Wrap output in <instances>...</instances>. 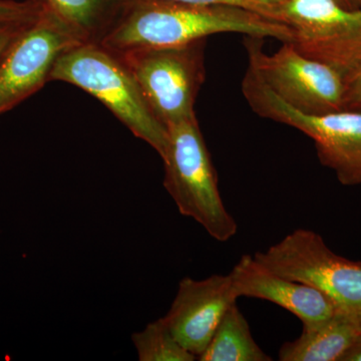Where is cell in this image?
Listing matches in <instances>:
<instances>
[{
    "label": "cell",
    "instance_id": "obj_1",
    "mask_svg": "<svg viewBox=\"0 0 361 361\" xmlns=\"http://www.w3.org/2000/svg\"><path fill=\"white\" fill-rule=\"evenodd\" d=\"M219 33L292 42L291 28L245 7L177 0H125L99 44L114 52L178 47Z\"/></svg>",
    "mask_w": 361,
    "mask_h": 361
},
{
    "label": "cell",
    "instance_id": "obj_2",
    "mask_svg": "<svg viewBox=\"0 0 361 361\" xmlns=\"http://www.w3.org/2000/svg\"><path fill=\"white\" fill-rule=\"evenodd\" d=\"M75 85L99 99L135 135L163 157L167 128L154 115L139 85L118 54L99 42H85L63 52L49 82Z\"/></svg>",
    "mask_w": 361,
    "mask_h": 361
},
{
    "label": "cell",
    "instance_id": "obj_3",
    "mask_svg": "<svg viewBox=\"0 0 361 361\" xmlns=\"http://www.w3.org/2000/svg\"><path fill=\"white\" fill-rule=\"evenodd\" d=\"M161 160L164 186L185 217L199 223L212 238L227 242L238 226L221 197L217 173L196 116L167 126Z\"/></svg>",
    "mask_w": 361,
    "mask_h": 361
},
{
    "label": "cell",
    "instance_id": "obj_4",
    "mask_svg": "<svg viewBox=\"0 0 361 361\" xmlns=\"http://www.w3.org/2000/svg\"><path fill=\"white\" fill-rule=\"evenodd\" d=\"M254 113L300 130L314 142L318 160L334 171L344 186L361 185V111L342 110L322 116L299 113L265 84L253 66L241 84Z\"/></svg>",
    "mask_w": 361,
    "mask_h": 361
},
{
    "label": "cell",
    "instance_id": "obj_5",
    "mask_svg": "<svg viewBox=\"0 0 361 361\" xmlns=\"http://www.w3.org/2000/svg\"><path fill=\"white\" fill-rule=\"evenodd\" d=\"M205 47L206 39H202L115 54L135 78L154 115L167 128L196 116L195 102L206 77Z\"/></svg>",
    "mask_w": 361,
    "mask_h": 361
},
{
    "label": "cell",
    "instance_id": "obj_6",
    "mask_svg": "<svg viewBox=\"0 0 361 361\" xmlns=\"http://www.w3.org/2000/svg\"><path fill=\"white\" fill-rule=\"evenodd\" d=\"M260 37H245L248 63L284 103L308 116L343 110L345 82L330 66L304 56L291 42H283L274 54L263 51Z\"/></svg>",
    "mask_w": 361,
    "mask_h": 361
},
{
    "label": "cell",
    "instance_id": "obj_7",
    "mask_svg": "<svg viewBox=\"0 0 361 361\" xmlns=\"http://www.w3.org/2000/svg\"><path fill=\"white\" fill-rule=\"evenodd\" d=\"M254 258L281 276L317 289L339 308H361V262L334 253L314 231L294 230Z\"/></svg>",
    "mask_w": 361,
    "mask_h": 361
},
{
    "label": "cell",
    "instance_id": "obj_8",
    "mask_svg": "<svg viewBox=\"0 0 361 361\" xmlns=\"http://www.w3.org/2000/svg\"><path fill=\"white\" fill-rule=\"evenodd\" d=\"M278 20L291 28L297 51L344 80L360 65L361 9L349 11L336 0H288Z\"/></svg>",
    "mask_w": 361,
    "mask_h": 361
},
{
    "label": "cell",
    "instance_id": "obj_9",
    "mask_svg": "<svg viewBox=\"0 0 361 361\" xmlns=\"http://www.w3.org/2000/svg\"><path fill=\"white\" fill-rule=\"evenodd\" d=\"M80 44L63 21L42 8L0 61V115L39 92L59 56Z\"/></svg>",
    "mask_w": 361,
    "mask_h": 361
},
{
    "label": "cell",
    "instance_id": "obj_10",
    "mask_svg": "<svg viewBox=\"0 0 361 361\" xmlns=\"http://www.w3.org/2000/svg\"><path fill=\"white\" fill-rule=\"evenodd\" d=\"M238 298L230 274L213 275L203 280L185 277L164 319L182 346L199 357L226 311Z\"/></svg>",
    "mask_w": 361,
    "mask_h": 361
},
{
    "label": "cell",
    "instance_id": "obj_11",
    "mask_svg": "<svg viewBox=\"0 0 361 361\" xmlns=\"http://www.w3.org/2000/svg\"><path fill=\"white\" fill-rule=\"evenodd\" d=\"M230 276L238 297L276 304L298 317L303 329L326 322L339 308L317 289L273 272L248 254L242 256Z\"/></svg>",
    "mask_w": 361,
    "mask_h": 361
},
{
    "label": "cell",
    "instance_id": "obj_12",
    "mask_svg": "<svg viewBox=\"0 0 361 361\" xmlns=\"http://www.w3.org/2000/svg\"><path fill=\"white\" fill-rule=\"evenodd\" d=\"M361 339V308H338L329 319L285 342L281 361H341Z\"/></svg>",
    "mask_w": 361,
    "mask_h": 361
},
{
    "label": "cell",
    "instance_id": "obj_13",
    "mask_svg": "<svg viewBox=\"0 0 361 361\" xmlns=\"http://www.w3.org/2000/svg\"><path fill=\"white\" fill-rule=\"evenodd\" d=\"M70 27L82 42H99L125 0H37Z\"/></svg>",
    "mask_w": 361,
    "mask_h": 361
},
{
    "label": "cell",
    "instance_id": "obj_14",
    "mask_svg": "<svg viewBox=\"0 0 361 361\" xmlns=\"http://www.w3.org/2000/svg\"><path fill=\"white\" fill-rule=\"evenodd\" d=\"M201 361H271L252 336L250 326L237 303L226 311Z\"/></svg>",
    "mask_w": 361,
    "mask_h": 361
},
{
    "label": "cell",
    "instance_id": "obj_15",
    "mask_svg": "<svg viewBox=\"0 0 361 361\" xmlns=\"http://www.w3.org/2000/svg\"><path fill=\"white\" fill-rule=\"evenodd\" d=\"M132 341L140 361H194L196 356L176 339L165 319L149 323L133 334Z\"/></svg>",
    "mask_w": 361,
    "mask_h": 361
},
{
    "label": "cell",
    "instance_id": "obj_16",
    "mask_svg": "<svg viewBox=\"0 0 361 361\" xmlns=\"http://www.w3.org/2000/svg\"><path fill=\"white\" fill-rule=\"evenodd\" d=\"M42 6L37 0H0V23H28L39 16Z\"/></svg>",
    "mask_w": 361,
    "mask_h": 361
},
{
    "label": "cell",
    "instance_id": "obj_17",
    "mask_svg": "<svg viewBox=\"0 0 361 361\" xmlns=\"http://www.w3.org/2000/svg\"><path fill=\"white\" fill-rule=\"evenodd\" d=\"M344 82L343 110L361 111V63Z\"/></svg>",
    "mask_w": 361,
    "mask_h": 361
},
{
    "label": "cell",
    "instance_id": "obj_18",
    "mask_svg": "<svg viewBox=\"0 0 361 361\" xmlns=\"http://www.w3.org/2000/svg\"><path fill=\"white\" fill-rule=\"evenodd\" d=\"M32 21H28V23H0V61L6 54L9 45L13 44V40Z\"/></svg>",
    "mask_w": 361,
    "mask_h": 361
},
{
    "label": "cell",
    "instance_id": "obj_19",
    "mask_svg": "<svg viewBox=\"0 0 361 361\" xmlns=\"http://www.w3.org/2000/svg\"><path fill=\"white\" fill-rule=\"evenodd\" d=\"M177 1L194 2V4H232V6H238L251 9V11H257L268 16L265 11L257 4H254L251 0H177ZM269 18V16H268Z\"/></svg>",
    "mask_w": 361,
    "mask_h": 361
},
{
    "label": "cell",
    "instance_id": "obj_20",
    "mask_svg": "<svg viewBox=\"0 0 361 361\" xmlns=\"http://www.w3.org/2000/svg\"><path fill=\"white\" fill-rule=\"evenodd\" d=\"M251 1L260 6L269 18L280 21L278 20V11L288 0H251Z\"/></svg>",
    "mask_w": 361,
    "mask_h": 361
},
{
    "label": "cell",
    "instance_id": "obj_21",
    "mask_svg": "<svg viewBox=\"0 0 361 361\" xmlns=\"http://www.w3.org/2000/svg\"><path fill=\"white\" fill-rule=\"evenodd\" d=\"M341 361H361V339L342 356Z\"/></svg>",
    "mask_w": 361,
    "mask_h": 361
},
{
    "label": "cell",
    "instance_id": "obj_22",
    "mask_svg": "<svg viewBox=\"0 0 361 361\" xmlns=\"http://www.w3.org/2000/svg\"><path fill=\"white\" fill-rule=\"evenodd\" d=\"M339 6L349 11H356L361 9V0H336Z\"/></svg>",
    "mask_w": 361,
    "mask_h": 361
}]
</instances>
